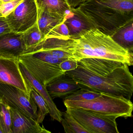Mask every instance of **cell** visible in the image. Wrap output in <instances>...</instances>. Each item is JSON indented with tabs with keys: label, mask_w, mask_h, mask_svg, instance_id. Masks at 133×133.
<instances>
[{
	"label": "cell",
	"mask_w": 133,
	"mask_h": 133,
	"mask_svg": "<svg viewBox=\"0 0 133 133\" xmlns=\"http://www.w3.org/2000/svg\"><path fill=\"white\" fill-rule=\"evenodd\" d=\"M78 8L96 28L110 36L133 21V0H85Z\"/></svg>",
	"instance_id": "obj_1"
},
{
	"label": "cell",
	"mask_w": 133,
	"mask_h": 133,
	"mask_svg": "<svg viewBox=\"0 0 133 133\" xmlns=\"http://www.w3.org/2000/svg\"><path fill=\"white\" fill-rule=\"evenodd\" d=\"M128 66L124 64L111 74L102 76L78 64L77 68L65 74L75 81L81 88L130 99L133 92V77Z\"/></svg>",
	"instance_id": "obj_2"
},
{
	"label": "cell",
	"mask_w": 133,
	"mask_h": 133,
	"mask_svg": "<svg viewBox=\"0 0 133 133\" xmlns=\"http://www.w3.org/2000/svg\"><path fill=\"white\" fill-rule=\"evenodd\" d=\"M72 59L95 57L120 61L133 65V54L119 45L111 38L97 28L86 32L75 39Z\"/></svg>",
	"instance_id": "obj_3"
},
{
	"label": "cell",
	"mask_w": 133,
	"mask_h": 133,
	"mask_svg": "<svg viewBox=\"0 0 133 133\" xmlns=\"http://www.w3.org/2000/svg\"><path fill=\"white\" fill-rule=\"evenodd\" d=\"M63 103L66 108L82 109L118 117L127 118L132 116L133 103L130 99L122 96L102 93L92 100H64Z\"/></svg>",
	"instance_id": "obj_4"
},
{
	"label": "cell",
	"mask_w": 133,
	"mask_h": 133,
	"mask_svg": "<svg viewBox=\"0 0 133 133\" xmlns=\"http://www.w3.org/2000/svg\"><path fill=\"white\" fill-rule=\"evenodd\" d=\"M66 111L89 133H119L116 122L117 116L77 108H66Z\"/></svg>",
	"instance_id": "obj_5"
},
{
	"label": "cell",
	"mask_w": 133,
	"mask_h": 133,
	"mask_svg": "<svg viewBox=\"0 0 133 133\" xmlns=\"http://www.w3.org/2000/svg\"><path fill=\"white\" fill-rule=\"evenodd\" d=\"M0 100L10 107L36 120L37 106L30 96L17 87L0 84Z\"/></svg>",
	"instance_id": "obj_6"
},
{
	"label": "cell",
	"mask_w": 133,
	"mask_h": 133,
	"mask_svg": "<svg viewBox=\"0 0 133 133\" xmlns=\"http://www.w3.org/2000/svg\"><path fill=\"white\" fill-rule=\"evenodd\" d=\"M37 8L35 0H22L5 18L11 31L22 33L37 22Z\"/></svg>",
	"instance_id": "obj_7"
},
{
	"label": "cell",
	"mask_w": 133,
	"mask_h": 133,
	"mask_svg": "<svg viewBox=\"0 0 133 133\" xmlns=\"http://www.w3.org/2000/svg\"><path fill=\"white\" fill-rule=\"evenodd\" d=\"M18 58L0 55V84L10 85L30 96L32 88L20 68Z\"/></svg>",
	"instance_id": "obj_8"
},
{
	"label": "cell",
	"mask_w": 133,
	"mask_h": 133,
	"mask_svg": "<svg viewBox=\"0 0 133 133\" xmlns=\"http://www.w3.org/2000/svg\"><path fill=\"white\" fill-rule=\"evenodd\" d=\"M18 61L43 85H46L57 77L64 74L59 64L45 62L32 56L23 54Z\"/></svg>",
	"instance_id": "obj_9"
},
{
	"label": "cell",
	"mask_w": 133,
	"mask_h": 133,
	"mask_svg": "<svg viewBox=\"0 0 133 133\" xmlns=\"http://www.w3.org/2000/svg\"><path fill=\"white\" fill-rule=\"evenodd\" d=\"M75 44V39L71 38H46L36 48L25 54L43 51L59 59H72Z\"/></svg>",
	"instance_id": "obj_10"
},
{
	"label": "cell",
	"mask_w": 133,
	"mask_h": 133,
	"mask_svg": "<svg viewBox=\"0 0 133 133\" xmlns=\"http://www.w3.org/2000/svg\"><path fill=\"white\" fill-rule=\"evenodd\" d=\"M64 23L67 26L71 38H78L88 31L96 28L92 22L78 8H71L66 15Z\"/></svg>",
	"instance_id": "obj_11"
},
{
	"label": "cell",
	"mask_w": 133,
	"mask_h": 133,
	"mask_svg": "<svg viewBox=\"0 0 133 133\" xmlns=\"http://www.w3.org/2000/svg\"><path fill=\"white\" fill-rule=\"evenodd\" d=\"M12 133H50L37 121L29 117L14 108L10 107Z\"/></svg>",
	"instance_id": "obj_12"
},
{
	"label": "cell",
	"mask_w": 133,
	"mask_h": 133,
	"mask_svg": "<svg viewBox=\"0 0 133 133\" xmlns=\"http://www.w3.org/2000/svg\"><path fill=\"white\" fill-rule=\"evenodd\" d=\"M26 50L22 33L11 32L0 36V55L18 58Z\"/></svg>",
	"instance_id": "obj_13"
},
{
	"label": "cell",
	"mask_w": 133,
	"mask_h": 133,
	"mask_svg": "<svg viewBox=\"0 0 133 133\" xmlns=\"http://www.w3.org/2000/svg\"><path fill=\"white\" fill-rule=\"evenodd\" d=\"M45 88L52 99L64 98L81 89L75 81L65 74L54 79L46 85Z\"/></svg>",
	"instance_id": "obj_14"
},
{
	"label": "cell",
	"mask_w": 133,
	"mask_h": 133,
	"mask_svg": "<svg viewBox=\"0 0 133 133\" xmlns=\"http://www.w3.org/2000/svg\"><path fill=\"white\" fill-rule=\"evenodd\" d=\"M79 64L96 75L105 76L125 64L120 61L103 58H83L78 61Z\"/></svg>",
	"instance_id": "obj_15"
},
{
	"label": "cell",
	"mask_w": 133,
	"mask_h": 133,
	"mask_svg": "<svg viewBox=\"0 0 133 133\" xmlns=\"http://www.w3.org/2000/svg\"><path fill=\"white\" fill-rule=\"evenodd\" d=\"M22 72L28 81L32 88L44 99L50 109V114L53 120L59 122L61 121L62 112L60 111L52 99L49 95L45 87L43 85L35 78L28 70L19 63Z\"/></svg>",
	"instance_id": "obj_16"
},
{
	"label": "cell",
	"mask_w": 133,
	"mask_h": 133,
	"mask_svg": "<svg viewBox=\"0 0 133 133\" xmlns=\"http://www.w3.org/2000/svg\"><path fill=\"white\" fill-rule=\"evenodd\" d=\"M36 2L37 8L59 17H65L71 8L67 0H36Z\"/></svg>",
	"instance_id": "obj_17"
},
{
	"label": "cell",
	"mask_w": 133,
	"mask_h": 133,
	"mask_svg": "<svg viewBox=\"0 0 133 133\" xmlns=\"http://www.w3.org/2000/svg\"><path fill=\"white\" fill-rule=\"evenodd\" d=\"M37 24L39 31L45 38L48 33L57 25L64 22L65 17H55L37 8Z\"/></svg>",
	"instance_id": "obj_18"
},
{
	"label": "cell",
	"mask_w": 133,
	"mask_h": 133,
	"mask_svg": "<svg viewBox=\"0 0 133 133\" xmlns=\"http://www.w3.org/2000/svg\"><path fill=\"white\" fill-rule=\"evenodd\" d=\"M111 37L119 45L133 54V21L122 27Z\"/></svg>",
	"instance_id": "obj_19"
},
{
	"label": "cell",
	"mask_w": 133,
	"mask_h": 133,
	"mask_svg": "<svg viewBox=\"0 0 133 133\" xmlns=\"http://www.w3.org/2000/svg\"><path fill=\"white\" fill-rule=\"evenodd\" d=\"M22 37L26 47L25 53L36 48L42 43L45 39L39 31L37 22L32 27L22 33Z\"/></svg>",
	"instance_id": "obj_20"
},
{
	"label": "cell",
	"mask_w": 133,
	"mask_h": 133,
	"mask_svg": "<svg viewBox=\"0 0 133 133\" xmlns=\"http://www.w3.org/2000/svg\"><path fill=\"white\" fill-rule=\"evenodd\" d=\"M61 123L65 133H89L71 114L66 111L62 112Z\"/></svg>",
	"instance_id": "obj_21"
},
{
	"label": "cell",
	"mask_w": 133,
	"mask_h": 133,
	"mask_svg": "<svg viewBox=\"0 0 133 133\" xmlns=\"http://www.w3.org/2000/svg\"><path fill=\"white\" fill-rule=\"evenodd\" d=\"M30 96L37 107V117L36 121L42 123L45 116L50 114V109L44 99L32 88L30 92Z\"/></svg>",
	"instance_id": "obj_22"
},
{
	"label": "cell",
	"mask_w": 133,
	"mask_h": 133,
	"mask_svg": "<svg viewBox=\"0 0 133 133\" xmlns=\"http://www.w3.org/2000/svg\"><path fill=\"white\" fill-rule=\"evenodd\" d=\"M0 129L3 133H12L10 107L0 100Z\"/></svg>",
	"instance_id": "obj_23"
},
{
	"label": "cell",
	"mask_w": 133,
	"mask_h": 133,
	"mask_svg": "<svg viewBox=\"0 0 133 133\" xmlns=\"http://www.w3.org/2000/svg\"><path fill=\"white\" fill-rule=\"evenodd\" d=\"M102 94L97 92L81 88L63 98L64 100H90L98 98Z\"/></svg>",
	"instance_id": "obj_24"
},
{
	"label": "cell",
	"mask_w": 133,
	"mask_h": 133,
	"mask_svg": "<svg viewBox=\"0 0 133 133\" xmlns=\"http://www.w3.org/2000/svg\"><path fill=\"white\" fill-rule=\"evenodd\" d=\"M69 38L70 37L68 28L64 22L54 28L46 36L45 38Z\"/></svg>",
	"instance_id": "obj_25"
},
{
	"label": "cell",
	"mask_w": 133,
	"mask_h": 133,
	"mask_svg": "<svg viewBox=\"0 0 133 133\" xmlns=\"http://www.w3.org/2000/svg\"><path fill=\"white\" fill-rule=\"evenodd\" d=\"M32 56L36 58H38L45 62L54 64H59L63 61L66 59H59L53 56L51 54L43 52V51H37L34 52L29 53L25 54Z\"/></svg>",
	"instance_id": "obj_26"
},
{
	"label": "cell",
	"mask_w": 133,
	"mask_h": 133,
	"mask_svg": "<svg viewBox=\"0 0 133 133\" xmlns=\"http://www.w3.org/2000/svg\"><path fill=\"white\" fill-rule=\"evenodd\" d=\"M22 0H13L7 3H3L0 6V14L2 17H6L20 4Z\"/></svg>",
	"instance_id": "obj_27"
},
{
	"label": "cell",
	"mask_w": 133,
	"mask_h": 133,
	"mask_svg": "<svg viewBox=\"0 0 133 133\" xmlns=\"http://www.w3.org/2000/svg\"><path fill=\"white\" fill-rule=\"evenodd\" d=\"M78 65V63L76 61L71 59H66L61 62L59 66L62 71L65 73L76 69Z\"/></svg>",
	"instance_id": "obj_28"
},
{
	"label": "cell",
	"mask_w": 133,
	"mask_h": 133,
	"mask_svg": "<svg viewBox=\"0 0 133 133\" xmlns=\"http://www.w3.org/2000/svg\"><path fill=\"white\" fill-rule=\"evenodd\" d=\"M11 31L10 26L4 17H0V36Z\"/></svg>",
	"instance_id": "obj_29"
},
{
	"label": "cell",
	"mask_w": 133,
	"mask_h": 133,
	"mask_svg": "<svg viewBox=\"0 0 133 133\" xmlns=\"http://www.w3.org/2000/svg\"><path fill=\"white\" fill-rule=\"evenodd\" d=\"M3 2H2V1L1 0H0V6L3 3Z\"/></svg>",
	"instance_id": "obj_30"
},
{
	"label": "cell",
	"mask_w": 133,
	"mask_h": 133,
	"mask_svg": "<svg viewBox=\"0 0 133 133\" xmlns=\"http://www.w3.org/2000/svg\"><path fill=\"white\" fill-rule=\"evenodd\" d=\"M2 17V15H1V14H0V17Z\"/></svg>",
	"instance_id": "obj_31"
},
{
	"label": "cell",
	"mask_w": 133,
	"mask_h": 133,
	"mask_svg": "<svg viewBox=\"0 0 133 133\" xmlns=\"http://www.w3.org/2000/svg\"><path fill=\"white\" fill-rule=\"evenodd\" d=\"M35 1H36V0H35Z\"/></svg>",
	"instance_id": "obj_32"
}]
</instances>
